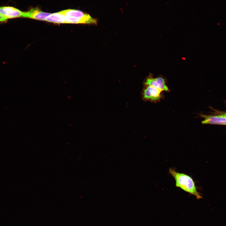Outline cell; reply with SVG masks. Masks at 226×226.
Here are the masks:
<instances>
[{
	"instance_id": "obj_1",
	"label": "cell",
	"mask_w": 226,
	"mask_h": 226,
	"mask_svg": "<svg viewBox=\"0 0 226 226\" xmlns=\"http://www.w3.org/2000/svg\"><path fill=\"white\" fill-rule=\"evenodd\" d=\"M169 173L174 178L176 187L194 196L197 199L202 198V196L197 191L195 181L191 176L177 172L172 168L169 169Z\"/></svg>"
},
{
	"instance_id": "obj_2",
	"label": "cell",
	"mask_w": 226,
	"mask_h": 226,
	"mask_svg": "<svg viewBox=\"0 0 226 226\" xmlns=\"http://www.w3.org/2000/svg\"><path fill=\"white\" fill-rule=\"evenodd\" d=\"M163 92L152 86H143L141 93V97L143 101L157 103L164 98Z\"/></svg>"
},
{
	"instance_id": "obj_3",
	"label": "cell",
	"mask_w": 226,
	"mask_h": 226,
	"mask_svg": "<svg viewBox=\"0 0 226 226\" xmlns=\"http://www.w3.org/2000/svg\"><path fill=\"white\" fill-rule=\"evenodd\" d=\"M24 12L12 6H0V22L8 19L22 17Z\"/></svg>"
},
{
	"instance_id": "obj_4",
	"label": "cell",
	"mask_w": 226,
	"mask_h": 226,
	"mask_svg": "<svg viewBox=\"0 0 226 226\" xmlns=\"http://www.w3.org/2000/svg\"><path fill=\"white\" fill-rule=\"evenodd\" d=\"M143 86H152L157 88L163 92H169L170 90L166 84V79L161 77L153 78L150 74L143 82Z\"/></svg>"
},
{
	"instance_id": "obj_5",
	"label": "cell",
	"mask_w": 226,
	"mask_h": 226,
	"mask_svg": "<svg viewBox=\"0 0 226 226\" xmlns=\"http://www.w3.org/2000/svg\"><path fill=\"white\" fill-rule=\"evenodd\" d=\"M59 14L61 24H85L97 25L98 19L93 18L91 19L78 18L69 17L63 15L58 12Z\"/></svg>"
},
{
	"instance_id": "obj_6",
	"label": "cell",
	"mask_w": 226,
	"mask_h": 226,
	"mask_svg": "<svg viewBox=\"0 0 226 226\" xmlns=\"http://www.w3.org/2000/svg\"><path fill=\"white\" fill-rule=\"evenodd\" d=\"M51 14L43 12L38 8H32L27 12H24L22 17L44 21L45 19Z\"/></svg>"
},
{
	"instance_id": "obj_7",
	"label": "cell",
	"mask_w": 226,
	"mask_h": 226,
	"mask_svg": "<svg viewBox=\"0 0 226 226\" xmlns=\"http://www.w3.org/2000/svg\"><path fill=\"white\" fill-rule=\"evenodd\" d=\"M204 119L202 121L203 124H218L226 125V117L222 115L208 116L199 114Z\"/></svg>"
},
{
	"instance_id": "obj_8",
	"label": "cell",
	"mask_w": 226,
	"mask_h": 226,
	"mask_svg": "<svg viewBox=\"0 0 226 226\" xmlns=\"http://www.w3.org/2000/svg\"><path fill=\"white\" fill-rule=\"evenodd\" d=\"M59 13L69 17L86 19H91L93 18L89 13L78 10L67 9L61 11Z\"/></svg>"
},
{
	"instance_id": "obj_9",
	"label": "cell",
	"mask_w": 226,
	"mask_h": 226,
	"mask_svg": "<svg viewBox=\"0 0 226 226\" xmlns=\"http://www.w3.org/2000/svg\"><path fill=\"white\" fill-rule=\"evenodd\" d=\"M222 115L226 117V112L222 114Z\"/></svg>"
}]
</instances>
